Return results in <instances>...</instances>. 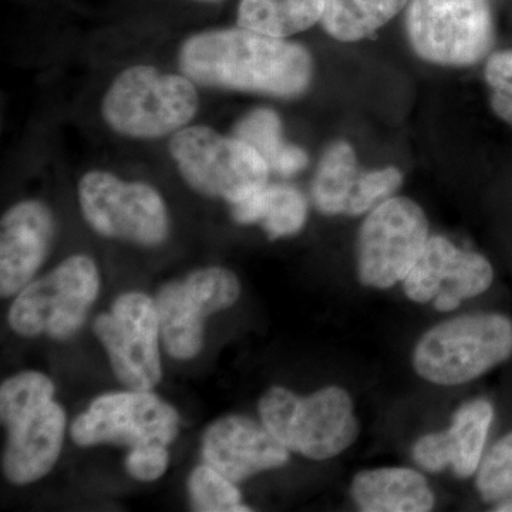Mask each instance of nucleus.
<instances>
[{
  "mask_svg": "<svg viewBox=\"0 0 512 512\" xmlns=\"http://www.w3.org/2000/svg\"><path fill=\"white\" fill-rule=\"evenodd\" d=\"M178 63L201 86L279 99L301 96L313 79V59L305 46L241 26L188 37Z\"/></svg>",
  "mask_w": 512,
  "mask_h": 512,
  "instance_id": "nucleus-1",
  "label": "nucleus"
},
{
  "mask_svg": "<svg viewBox=\"0 0 512 512\" xmlns=\"http://www.w3.org/2000/svg\"><path fill=\"white\" fill-rule=\"evenodd\" d=\"M266 429L292 453L325 461L340 456L360 433L348 390L328 386L298 396L285 387L266 390L258 404Z\"/></svg>",
  "mask_w": 512,
  "mask_h": 512,
  "instance_id": "nucleus-2",
  "label": "nucleus"
},
{
  "mask_svg": "<svg viewBox=\"0 0 512 512\" xmlns=\"http://www.w3.org/2000/svg\"><path fill=\"white\" fill-rule=\"evenodd\" d=\"M198 107L197 89L185 74L138 64L113 80L101 113L107 126L121 136L154 140L187 127Z\"/></svg>",
  "mask_w": 512,
  "mask_h": 512,
  "instance_id": "nucleus-3",
  "label": "nucleus"
},
{
  "mask_svg": "<svg viewBox=\"0 0 512 512\" xmlns=\"http://www.w3.org/2000/svg\"><path fill=\"white\" fill-rule=\"evenodd\" d=\"M512 355V322L500 313H471L427 330L413 352L421 379L439 386L473 382Z\"/></svg>",
  "mask_w": 512,
  "mask_h": 512,
  "instance_id": "nucleus-4",
  "label": "nucleus"
},
{
  "mask_svg": "<svg viewBox=\"0 0 512 512\" xmlns=\"http://www.w3.org/2000/svg\"><path fill=\"white\" fill-rule=\"evenodd\" d=\"M181 177L205 197L237 204L268 185L271 168L241 138L205 126L181 128L170 141Z\"/></svg>",
  "mask_w": 512,
  "mask_h": 512,
  "instance_id": "nucleus-5",
  "label": "nucleus"
},
{
  "mask_svg": "<svg viewBox=\"0 0 512 512\" xmlns=\"http://www.w3.org/2000/svg\"><path fill=\"white\" fill-rule=\"evenodd\" d=\"M99 291L96 262L86 255L69 256L18 293L9 309V326L25 338H73L82 329Z\"/></svg>",
  "mask_w": 512,
  "mask_h": 512,
  "instance_id": "nucleus-6",
  "label": "nucleus"
},
{
  "mask_svg": "<svg viewBox=\"0 0 512 512\" xmlns=\"http://www.w3.org/2000/svg\"><path fill=\"white\" fill-rule=\"evenodd\" d=\"M406 32L420 59L437 66H474L494 47L493 8L490 0H410Z\"/></svg>",
  "mask_w": 512,
  "mask_h": 512,
  "instance_id": "nucleus-7",
  "label": "nucleus"
},
{
  "mask_svg": "<svg viewBox=\"0 0 512 512\" xmlns=\"http://www.w3.org/2000/svg\"><path fill=\"white\" fill-rule=\"evenodd\" d=\"M77 191L84 220L101 237L140 247H158L167 239V205L150 184L128 183L107 171L94 170L83 175Z\"/></svg>",
  "mask_w": 512,
  "mask_h": 512,
  "instance_id": "nucleus-8",
  "label": "nucleus"
},
{
  "mask_svg": "<svg viewBox=\"0 0 512 512\" xmlns=\"http://www.w3.org/2000/svg\"><path fill=\"white\" fill-rule=\"evenodd\" d=\"M423 208L406 197H392L367 214L357 237L359 281L389 289L403 282L429 241Z\"/></svg>",
  "mask_w": 512,
  "mask_h": 512,
  "instance_id": "nucleus-9",
  "label": "nucleus"
},
{
  "mask_svg": "<svg viewBox=\"0 0 512 512\" xmlns=\"http://www.w3.org/2000/svg\"><path fill=\"white\" fill-rule=\"evenodd\" d=\"M241 295L234 272L221 266L198 269L178 281L168 282L157 293L161 342L168 355L194 359L204 345L205 320L231 308Z\"/></svg>",
  "mask_w": 512,
  "mask_h": 512,
  "instance_id": "nucleus-10",
  "label": "nucleus"
},
{
  "mask_svg": "<svg viewBox=\"0 0 512 512\" xmlns=\"http://www.w3.org/2000/svg\"><path fill=\"white\" fill-rule=\"evenodd\" d=\"M114 375L131 390H151L163 376L156 301L141 292L120 295L110 312L94 320Z\"/></svg>",
  "mask_w": 512,
  "mask_h": 512,
  "instance_id": "nucleus-11",
  "label": "nucleus"
},
{
  "mask_svg": "<svg viewBox=\"0 0 512 512\" xmlns=\"http://www.w3.org/2000/svg\"><path fill=\"white\" fill-rule=\"evenodd\" d=\"M180 416L150 390L101 394L70 427L80 447L117 444L130 448L148 443H173Z\"/></svg>",
  "mask_w": 512,
  "mask_h": 512,
  "instance_id": "nucleus-12",
  "label": "nucleus"
},
{
  "mask_svg": "<svg viewBox=\"0 0 512 512\" xmlns=\"http://www.w3.org/2000/svg\"><path fill=\"white\" fill-rule=\"evenodd\" d=\"M493 281V265L485 256L436 235L427 241L403 288L413 302L433 303L437 311L453 312L467 299L488 291Z\"/></svg>",
  "mask_w": 512,
  "mask_h": 512,
  "instance_id": "nucleus-13",
  "label": "nucleus"
},
{
  "mask_svg": "<svg viewBox=\"0 0 512 512\" xmlns=\"http://www.w3.org/2000/svg\"><path fill=\"white\" fill-rule=\"evenodd\" d=\"M402 183L403 173L393 165L367 171L359 168L355 148L339 140L320 157L312 200L322 214L357 217L392 198Z\"/></svg>",
  "mask_w": 512,
  "mask_h": 512,
  "instance_id": "nucleus-14",
  "label": "nucleus"
},
{
  "mask_svg": "<svg viewBox=\"0 0 512 512\" xmlns=\"http://www.w3.org/2000/svg\"><path fill=\"white\" fill-rule=\"evenodd\" d=\"M204 463L235 484L264 471L285 466L289 450L264 423L238 414L221 417L208 426L201 441Z\"/></svg>",
  "mask_w": 512,
  "mask_h": 512,
  "instance_id": "nucleus-15",
  "label": "nucleus"
},
{
  "mask_svg": "<svg viewBox=\"0 0 512 512\" xmlns=\"http://www.w3.org/2000/svg\"><path fill=\"white\" fill-rule=\"evenodd\" d=\"M55 237V218L45 202L25 200L0 222V295H18L35 278Z\"/></svg>",
  "mask_w": 512,
  "mask_h": 512,
  "instance_id": "nucleus-16",
  "label": "nucleus"
},
{
  "mask_svg": "<svg viewBox=\"0 0 512 512\" xmlns=\"http://www.w3.org/2000/svg\"><path fill=\"white\" fill-rule=\"evenodd\" d=\"M493 420L494 407L488 400L464 403L454 413L447 430L426 434L416 441L414 461L429 473L451 468L457 477L474 476L483 460Z\"/></svg>",
  "mask_w": 512,
  "mask_h": 512,
  "instance_id": "nucleus-17",
  "label": "nucleus"
},
{
  "mask_svg": "<svg viewBox=\"0 0 512 512\" xmlns=\"http://www.w3.org/2000/svg\"><path fill=\"white\" fill-rule=\"evenodd\" d=\"M3 473L10 483L26 485L40 480L59 460L66 431V413L55 400L42 404L6 426Z\"/></svg>",
  "mask_w": 512,
  "mask_h": 512,
  "instance_id": "nucleus-18",
  "label": "nucleus"
},
{
  "mask_svg": "<svg viewBox=\"0 0 512 512\" xmlns=\"http://www.w3.org/2000/svg\"><path fill=\"white\" fill-rule=\"evenodd\" d=\"M350 494L366 512H427L436 504L426 477L406 467L360 471L353 478Z\"/></svg>",
  "mask_w": 512,
  "mask_h": 512,
  "instance_id": "nucleus-19",
  "label": "nucleus"
},
{
  "mask_svg": "<svg viewBox=\"0 0 512 512\" xmlns=\"http://www.w3.org/2000/svg\"><path fill=\"white\" fill-rule=\"evenodd\" d=\"M231 207L235 222L259 224L271 239L299 234L308 221V201L298 188L291 185L268 184Z\"/></svg>",
  "mask_w": 512,
  "mask_h": 512,
  "instance_id": "nucleus-20",
  "label": "nucleus"
},
{
  "mask_svg": "<svg viewBox=\"0 0 512 512\" xmlns=\"http://www.w3.org/2000/svg\"><path fill=\"white\" fill-rule=\"evenodd\" d=\"M234 136L254 147L276 174L292 177L308 167V154L286 143L281 117L274 110L261 107L249 111L235 126Z\"/></svg>",
  "mask_w": 512,
  "mask_h": 512,
  "instance_id": "nucleus-21",
  "label": "nucleus"
},
{
  "mask_svg": "<svg viewBox=\"0 0 512 512\" xmlns=\"http://www.w3.org/2000/svg\"><path fill=\"white\" fill-rule=\"evenodd\" d=\"M325 6L326 0H241L237 26L286 39L320 23Z\"/></svg>",
  "mask_w": 512,
  "mask_h": 512,
  "instance_id": "nucleus-22",
  "label": "nucleus"
},
{
  "mask_svg": "<svg viewBox=\"0 0 512 512\" xmlns=\"http://www.w3.org/2000/svg\"><path fill=\"white\" fill-rule=\"evenodd\" d=\"M410 0H326L320 25L333 39L355 43L375 35Z\"/></svg>",
  "mask_w": 512,
  "mask_h": 512,
  "instance_id": "nucleus-23",
  "label": "nucleus"
},
{
  "mask_svg": "<svg viewBox=\"0 0 512 512\" xmlns=\"http://www.w3.org/2000/svg\"><path fill=\"white\" fill-rule=\"evenodd\" d=\"M476 483L485 503L495 511L512 512V431L485 454Z\"/></svg>",
  "mask_w": 512,
  "mask_h": 512,
  "instance_id": "nucleus-24",
  "label": "nucleus"
},
{
  "mask_svg": "<svg viewBox=\"0 0 512 512\" xmlns=\"http://www.w3.org/2000/svg\"><path fill=\"white\" fill-rule=\"evenodd\" d=\"M188 494L191 507L200 512H238L251 511L248 505L242 503L234 481L229 480L220 471L207 463L195 467L188 477Z\"/></svg>",
  "mask_w": 512,
  "mask_h": 512,
  "instance_id": "nucleus-25",
  "label": "nucleus"
},
{
  "mask_svg": "<svg viewBox=\"0 0 512 512\" xmlns=\"http://www.w3.org/2000/svg\"><path fill=\"white\" fill-rule=\"evenodd\" d=\"M55 396V383L39 372H22L9 377L0 387V420L9 426Z\"/></svg>",
  "mask_w": 512,
  "mask_h": 512,
  "instance_id": "nucleus-26",
  "label": "nucleus"
},
{
  "mask_svg": "<svg viewBox=\"0 0 512 512\" xmlns=\"http://www.w3.org/2000/svg\"><path fill=\"white\" fill-rule=\"evenodd\" d=\"M484 77L490 89L491 109L512 126V49L488 57Z\"/></svg>",
  "mask_w": 512,
  "mask_h": 512,
  "instance_id": "nucleus-27",
  "label": "nucleus"
},
{
  "mask_svg": "<svg viewBox=\"0 0 512 512\" xmlns=\"http://www.w3.org/2000/svg\"><path fill=\"white\" fill-rule=\"evenodd\" d=\"M168 458L170 457L165 444H141L128 451L126 470L136 480L151 483L163 476L168 467Z\"/></svg>",
  "mask_w": 512,
  "mask_h": 512,
  "instance_id": "nucleus-28",
  "label": "nucleus"
},
{
  "mask_svg": "<svg viewBox=\"0 0 512 512\" xmlns=\"http://www.w3.org/2000/svg\"><path fill=\"white\" fill-rule=\"evenodd\" d=\"M202 2H217V0H202Z\"/></svg>",
  "mask_w": 512,
  "mask_h": 512,
  "instance_id": "nucleus-29",
  "label": "nucleus"
}]
</instances>
